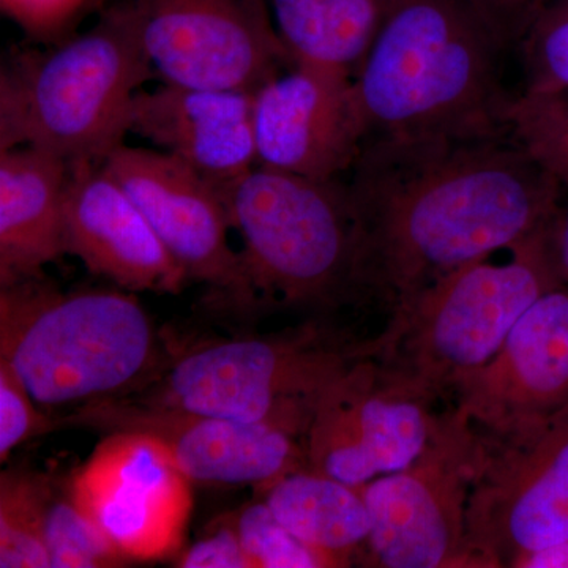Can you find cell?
Instances as JSON below:
<instances>
[{"label":"cell","mask_w":568,"mask_h":568,"mask_svg":"<svg viewBox=\"0 0 568 568\" xmlns=\"http://www.w3.org/2000/svg\"><path fill=\"white\" fill-rule=\"evenodd\" d=\"M264 503L284 528L336 567L362 562L372 532L362 487L302 469L268 485Z\"/></svg>","instance_id":"cell-20"},{"label":"cell","mask_w":568,"mask_h":568,"mask_svg":"<svg viewBox=\"0 0 568 568\" xmlns=\"http://www.w3.org/2000/svg\"><path fill=\"white\" fill-rule=\"evenodd\" d=\"M48 474L26 469L0 476V567L50 568L44 544V489Z\"/></svg>","instance_id":"cell-23"},{"label":"cell","mask_w":568,"mask_h":568,"mask_svg":"<svg viewBox=\"0 0 568 568\" xmlns=\"http://www.w3.org/2000/svg\"><path fill=\"white\" fill-rule=\"evenodd\" d=\"M484 439L467 504V559L469 568H515L568 540V409Z\"/></svg>","instance_id":"cell-9"},{"label":"cell","mask_w":568,"mask_h":568,"mask_svg":"<svg viewBox=\"0 0 568 568\" xmlns=\"http://www.w3.org/2000/svg\"><path fill=\"white\" fill-rule=\"evenodd\" d=\"M503 50L465 0H396L354 77L366 140L507 132Z\"/></svg>","instance_id":"cell-2"},{"label":"cell","mask_w":568,"mask_h":568,"mask_svg":"<svg viewBox=\"0 0 568 568\" xmlns=\"http://www.w3.org/2000/svg\"><path fill=\"white\" fill-rule=\"evenodd\" d=\"M178 567L182 568H252L248 556L242 547L235 521L219 526L207 537L182 552Z\"/></svg>","instance_id":"cell-30"},{"label":"cell","mask_w":568,"mask_h":568,"mask_svg":"<svg viewBox=\"0 0 568 568\" xmlns=\"http://www.w3.org/2000/svg\"><path fill=\"white\" fill-rule=\"evenodd\" d=\"M95 0H0L3 14L40 41L61 40Z\"/></svg>","instance_id":"cell-28"},{"label":"cell","mask_w":568,"mask_h":568,"mask_svg":"<svg viewBox=\"0 0 568 568\" xmlns=\"http://www.w3.org/2000/svg\"><path fill=\"white\" fill-rule=\"evenodd\" d=\"M551 244L560 278L568 286V203H560L552 219Z\"/></svg>","instance_id":"cell-31"},{"label":"cell","mask_w":568,"mask_h":568,"mask_svg":"<svg viewBox=\"0 0 568 568\" xmlns=\"http://www.w3.org/2000/svg\"><path fill=\"white\" fill-rule=\"evenodd\" d=\"M256 166L334 181L351 173L366 129L349 71L295 62L254 92Z\"/></svg>","instance_id":"cell-14"},{"label":"cell","mask_w":568,"mask_h":568,"mask_svg":"<svg viewBox=\"0 0 568 568\" xmlns=\"http://www.w3.org/2000/svg\"><path fill=\"white\" fill-rule=\"evenodd\" d=\"M126 293H62L44 275L0 287V361L41 409L126 398L163 372L173 347Z\"/></svg>","instance_id":"cell-3"},{"label":"cell","mask_w":568,"mask_h":568,"mask_svg":"<svg viewBox=\"0 0 568 568\" xmlns=\"http://www.w3.org/2000/svg\"><path fill=\"white\" fill-rule=\"evenodd\" d=\"M555 219V216H552ZM551 222L504 252L440 276L379 334L383 357L443 396L488 364L541 295L562 284Z\"/></svg>","instance_id":"cell-6"},{"label":"cell","mask_w":568,"mask_h":568,"mask_svg":"<svg viewBox=\"0 0 568 568\" xmlns=\"http://www.w3.org/2000/svg\"><path fill=\"white\" fill-rule=\"evenodd\" d=\"M346 185L355 302H383L390 315L547 226L564 190L507 132L366 140Z\"/></svg>","instance_id":"cell-1"},{"label":"cell","mask_w":568,"mask_h":568,"mask_svg":"<svg viewBox=\"0 0 568 568\" xmlns=\"http://www.w3.org/2000/svg\"><path fill=\"white\" fill-rule=\"evenodd\" d=\"M504 48L528 31L541 0H465Z\"/></svg>","instance_id":"cell-29"},{"label":"cell","mask_w":568,"mask_h":568,"mask_svg":"<svg viewBox=\"0 0 568 568\" xmlns=\"http://www.w3.org/2000/svg\"><path fill=\"white\" fill-rule=\"evenodd\" d=\"M484 454V435L454 406L409 466L364 485L372 518L364 566L469 568L467 504Z\"/></svg>","instance_id":"cell-8"},{"label":"cell","mask_w":568,"mask_h":568,"mask_svg":"<svg viewBox=\"0 0 568 568\" xmlns=\"http://www.w3.org/2000/svg\"><path fill=\"white\" fill-rule=\"evenodd\" d=\"M43 534L52 568L119 567L129 560L82 506L73 477L47 476Z\"/></svg>","instance_id":"cell-22"},{"label":"cell","mask_w":568,"mask_h":568,"mask_svg":"<svg viewBox=\"0 0 568 568\" xmlns=\"http://www.w3.org/2000/svg\"><path fill=\"white\" fill-rule=\"evenodd\" d=\"M67 254L129 293H181L185 272L104 164L70 166L63 200Z\"/></svg>","instance_id":"cell-17"},{"label":"cell","mask_w":568,"mask_h":568,"mask_svg":"<svg viewBox=\"0 0 568 568\" xmlns=\"http://www.w3.org/2000/svg\"><path fill=\"white\" fill-rule=\"evenodd\" d=\"M155 73L130 0L54 50L20 52L0 74V151L31 145L63 162L103 164L130 133V111Z\"/></svg>","instance_id":"cell-4"},{"label":"cell","mask_w":568,"mask_h":568,"mask_svg":"<svg viewBox=\"0 0 568 568\" xmlns=\"http://www.w3.org/2000/svg\"><path fill=\"white\" fill-rule=\"evenodd\" d=\"M70 164L31 145L0 151V287L61 260Z\"/></svg>","instance_id":"cell-19"},{"label":"cell","mask_w":568,"mask_h":568,"mask_svg":"<svg viewBox=\"0 0 568 568\" xmlns=\"http://www.w3.org/2000/svg\"><path fill=\"white\" fill-rule=\"evenodd\" d=\"M294 62L357 73L396 0H267Z\"/></svg>","instance_id":"cell-21"},{"label":"cell","mask_w":568,"mask_h":568,"mask_svg":"<svg viewBox=\"0 0 568 568\" xmlns=\"http://www.w3.org/2000/svg\"><path fill=\"white\" fill-rule=\"evenodd\" d=\"M455 407L478 432L507 435L568 409V286L530 306L499 353L463 379Z\"/></svg>","instance_id":"cell-16"},{"label":"cell","mask_w":568,"mask_h":568,"mask_svg":"<svg viewBox=\"0 0 568 568\" xmlns=\"http://www.w3.org/2000/svg\"><path fill=\"white\" fill-rule=\"evenodd\" d=\"M52 432L92 429L102 435H136L155 440L183 476L194 484L268 485L308 469L306 435L280 422H237L141 405L129 398L106 399L52 414Z\"/></svg>","instance_id":"cell-12"},{"label":"cell","mask_w":568,"mask_h":568,"mask_svg":"<svg viewBox=\"0 0 568 568\" xmlns=\"http://www.w3.org/2000/svg\"><path fill=\"white\" fill-rule=\"evenodd\" d=\"M515 568H568V540L523 556Z\"/></svg>","instance_id":"cell-32"},{"label":"cell","mask_w":568,"mask_h":568,"mask_svg":"<svg viewBox=\"0 0 568 568\" xmlns=\"http://www.w3.org/2000/svg\"><path fill=\"white\" fill-rule=\"evenodd\" d=\"M235 528L252 568L336 567L334 560L284 528L264 500L245 507Z\"/></svg>","instance_id":"cell-26"},{"label":"cell","mask_w":568,"mask_h":568,"mask_svg":"<svg viewBox=\"0 0 568 568\" xmlns=\"http://www.w3.org/2000/svg\"><path fill=\"white\" fill-rule=\"evenodd\" d=\"M222 197L265 308L328 316L354 304L355 223L346 182L256 166Z\"/></svg>","instance_id":"cell-7"},{"label":"cell","mask_w":568,"mask_h":568,"mask_svg":"<svg viewBox=\"0 0 568 568\" xmlns=\"http://www.w3.org/2000/svg\"><path fill=\"white\" fill-rule=\"evenodd\" d=\"M142 50L168 84L256 92L294 65L267 0H130Z\"/></svg>","instance_id":"cell-13"},{"label":"cell","mask_w":568,"mask_h":568,"mask_svg":"<svg viewBox=\"0 0 568 568\" xmlns=\"http://www.w3.org/2000/svg\"><path fill=\"white\" fill-rule=\"evenodd\" d=\"M253 106L254 92L163 82L134 97L130 133L170 153L223 194L256 168Z\"/></svg>","instance_id":"cell-18"},{"label":"cell","mask_w":568,"mask_h":568,"mask_svg":"<svg viewBox=\"0 0 568 568\" xmlns=\"http://www.w3.org/2000/svg\"><path fill=\"white\" fill-rule=\"evenodd\" d=\"M504 125L538 166L568 189V85L511 95Z\"/></svg>","instance_id":"cell-24"},{"label":"cell","mask_w":568,"mask_h":568,"mask_svg":"<svg viewBox=\"0 0 568 568\" xmlns=\"http://www.w3.org/2000/svg\"><path fill=\"white\" fill-rule=\"evenodd\" d=\"M52 433V416L41 409L13 369L0 361V459L33 437Z\"/></svg>","instance_id":"cell-27"},{"label":"cell","mask_w":568,"mask_h":568,"mask_svg":"<svg viewBox=\"0 0 568 568\" xmlns=\"http://www.w3.org/2000/svg\"><path fill=\"white\" fill-rule=\"evenodd\" d=\"M381 349L379 336L358 339L328 316H315L275 334L173 347L159 377L126 398L227 420L280 422L308 432L325 388Z\"/></svg>","instance_id":"cell-5"},{"label":"cell","mask_w":568,"mask_h":568,"mask_svg":"<svg viewBox=\"0 0 568 568\" xmlns=\"http://www.w3.org/2000/svg\"><path fill=\"white\" fill-rule=\"evenodd\" d=\"M439 398L381 353L362 358L317 399L308 469L351 487L405 469L435 435Z\"/></svg>","instance_id":"cell-10"},{"label":"cell","mask_w":568,"mask_h":568,"mask_svg":"<svg viewBox=\"0 0 568 568\" xmlns=\"http://www.w3.org/2000/svg\"><path fill=\"white\" fill-rule=\"evenodd\" d=\"M82 506L129 560L170 555L190 514V480L155 440L106 435L74 474Z\"/></svg>","instance_id":"cell-15"},{"label":"cell","mask_w":568,"mask_h":568,"mask_svg":"<svg viewBox=\"0 0 568 568\" xmlns=\"http://www.w3.org/2000/svg\"><path fill=\"white\" fill-rule=\"evenodd\" d=\"M544 2H545V0H541V3H544ZM541 3H540V7H541Z\"/></svg>","instance_id":"cell-33"},{"label":"cell","mask_w":568,"mask_h":568,"mask_svg":"<svg viewBox=\"0 0 568 568\" xmlns=\"http://www.w3.org/2000/svg\"><path fill=\"white\" fill-rule=\"evenodd\" d=\"M103 164L140 205L189 282L203 284L209 308L242 321L267 310L242 252L231 246L230 213L211 183L152 149L122 144Z\"/></svg>","instance_id":"cell-11"},{"label":"cell","mask_w":568,"mask_h":568,"mask_svg":"<svg viewBox=\"0 0 568 568\" xmlns=\"http://www.w3.org/2000/svg\"><path fill=\"white\" fill-rule=\"evenodd\" d=\"M525 92L568 85V0H545L518 41Z\"/></svg>","instance_id":"cell-25"}]
</instances>
